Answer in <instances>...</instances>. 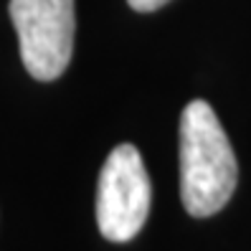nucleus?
Here are the masks:
<instances>
[{
    "mask_svg": "<svg viewBox=\"0 0 251 251\" xmlns=\"http://www.w3.org/2000/svg\"><path fill=\"white\" fill-rule=\"evenodd\" d=\"M239 165L213 107L203 99L185 104L180 117V201L196 218L218 213L231 201Z\"/></svg>",
    "mask_w": 251,
    "mask_h": 251,
    "instance_id": "nucleus-1",
    "label": "nucleus"
},
{
    "mask_svg": "<svg viewBox=\"0 0 251 251\" xmlns=\"http://www.w3.org/2000/svg\"><path fill=\"white\" fill-rule=\"evenodd\" d=\"M150 175L135 145H117L97 185V224L107 241L125 244L142 231L150 213Z\"/></svg>",
    "mask_w": 251,
    "mask_h": 251,
    "instance_id": "nucleus-2",
    "label": "nucleus"
},
{
    "mask_svg": "<svg viewBox=\"0 0 251 251\" xmlns=\"http://www.w3.org/2000/svg\"><path fill=\"white\" fill-rule=\"evenodd\" d=\"M23 66L38 81H53L66 71L74 53V0H10Z\"/></svg>",
    "mask_w": 251,
    "mask_h": 251,
    "instance_id": "nucleus-3",
    "label": "nucleus"
},
{
    "mask_svg": "<svg viewBox=\"0 0 251 251\" xmlns=\"http://www.w3.org/2000/svg\"><path fill=\"white\" fill-rule=\"evenodd\" d=\"M127 3H129V8H135L140 13H152L162 5H168L170 0H127Z\"/></svg>",
    "mask_w": 251,
    "mask_h": 251,
    "instance_id": "nucleus-4",
    "label": "nucleus"
}]
</instances>
